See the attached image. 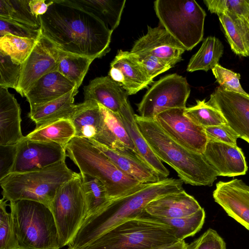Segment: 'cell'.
Segmentation results:
<instances>
[{"label": "cell", "instance_id": "obj_35", "mask_svg": "<svg viewBox=\"0 0 249 249\" xmlns=\"http://www.w3.org/2000/svg\"><path fill=\"white\" fill-rule=\"evenodd\" d=\"M184 114L194 123L204 128L228 124L217 109L208 105L205 100H196V104L186 107Z\"/></svg>", "mask_w": 249, "mask_h": 249}, {"label": "cell", "instance_id": "obj_8", "mask_svg": "<svg viewBox=\"0 0 249 249\" xmlns=\"http://www.w3.org/2000/svg\"><path fill=\"white\" fill-rule=\"evenodd\" d=\"M155 13L161 25L186 51L202 41L206 13L194 0H157Z\"/></svg>", "mask_w": 249, "mask_h": 249}, {"label": "cell", "instance_id": "obj_39", "mask_svg": "<svg viewBox=\"0 0 249 249\" xmlns=\"http://www.w3.org/2000/svg\"><path fill=\"white\" fill-rule=\"evenodd\" d=\"M22 64L14 62L11 57L0 52V87L17 89Z\"/></svg>", "mask_w": 249, "mask_h": 249}, {"label": "cell", "instance_id": "obj_34", "mask_svg": "<svg viewBox=\"0 0 249 249\" xmlns=\"http://www.w3.org/2000/svg\"><path fill=\"white\" fill-rule=\"evenodd\" d=\"M94 60L88 57L61 52L57 71L75 84L78 89Z\"/></svg>", "mask_w": 249, "mask_h": 249}, {"label": "cell", "instance_id": "obj_21", "mask_svg": "<svg viewBox=\"0 0 249 249\" xmlns=\"http://www.w3.org/2000/svg\"><path fill=\"white\" fill-rule=\"evenodd\" d=\"M75 88V84L56 71L37 80L24 97L32 109L61 97Z\"/></svg>", "mask_w": 249, "mask_h": 249}, {"label": "cell", "instance_id": "obj_1", "mask_svg": "<svg viewBox=\"0 0 249 249\" xmlns=\"http://www.w3.org/2000/svg\"><path fill=\"white\" fill-rule=\"evenodd\" d=\"M39 18L41 34L61 52L95 59L110 51L113 32L72 0H53Z\"/></svg>", "mask_w": 249, "mask_h": 249}, {"label": "cell", "instance_id": "obj_36", "mask_svg": "<svg viewBox=\"0 0 249 249\" xmlns=\"http://www.w3.org/2000/svg\"><path fill=\"white\" fill-rule=\"evenodd\" d=\"M37 39L8 34L0 36V52L9 56L15 63L22 64L33 50Z\"/></svg>", "mask_w": 249, "mask_h": 249}, {"label": "cell", "instance_id": "obj_41", "mask_svg": "<svg viewBox=\"0 0 249 249\" xmlns=\"http://www.w3.org/2000/svg\"><path fill=\"white\" fill-rule=\"evenodd\" d=\"M213 73L220 87L223 89L245 94H248L240 83V74L221 66L219 64L212 70Z\"/></svg>", "mask_w": 249, "mask_h": 249}, {"label": "cell", "instance_id": "obj_28", "mask_svg": "<svg viewBox=\"0 0 249 249\" xmlns=\"http://www.w3.org/2000/svg\"><path fill=\"white\" fill-rule=\"evenodd\" d=\"M218 16L232 52L241 56H249V29L243 18L229 11Z\"/></svg>", "mask_w": 249, "mask_h": 249}, {"label": "cell", "instance_id": "obj_38", "mask_svg": "<svg viewBox=\"0 0 249 249\" xmlns=\"http://www.w3.org/2000/svg\"><path fill=\"white\" fill-rule=\"evenodd\" d=\"M7 200L0 201V249H18L12 215L7 212Z\"/></svg>", "mask_w": 249, "mask_h": 249}, {"label": "cell", "instance_id": "obj_15", "mask_svg": "<svg viewBox=\"0 0 249 249\" xmlns=\"http://www.w3.org/2000/svg\"><path fill=\"white\" fill-rule=\"evenodd\" d=\"M186 51L161 25L148 26L147 33L134 43L130 53L136 55H151L169 63L173 67L179 62Z\"/></svg>", "mask_w": 249, "mask_h": 249}, {"label": "cell", "instance_id": "obj_5", "mask_svg": "<svg viewBox=\"0 0 249 249\" xmlns=\"http://www.w3.org/2000/svg\"><path fill=\"white\" fill-rule=\"evenodd\" d=\"M80 176L62 160L37 171L10 173L0 179V185L7 201L29 200L49 208L59 187Z\"/></svg>", "mask_w": 249, "mask_h": 249}, {"label": "cell", "instance_id": "obj_20", "mask_svg": "<svg viewBox=\"0 0 249 249\" xmlns=\"http://www.w3.org/2000/svg\"><path fill=\"white\" fill-rule=\"evenodd\" d=\"M201 208L197 201L183 189L151 201L144 211L153 217L163 219L189 216Z\"/></svg>", "mask_w": 249, "mask_h": 249}, {"label": "cell", "instance_id": "obj_33", "mask_svg": "<svg viewBox=\"0 0 249 249\" xmlns=\"http://www.w3.org/2000/svg\"><path fill=\"white\" fill-rule=\"evenodd\" d=\"M80 175L87 207L88 217L103 210L111 200L105 185L100 180L87 174Z\"/></svg>", "mask_w": 249, "mask_h": 249}, {"label": "cell", "instance_id": "obj_49", "mask_svg": "<svg viewBox=\"0 0 249 249\" xmlns=\"http://www.w3.org/2000/svg\"><path fill=\"white\" fill-rule=\"evenodd\" d=\"M243 19L249 29V14L245 18H243Z\"/></svg>", "mask_w": 249, "mask_h": 249}, {"label": "cell", "instance_id": "obj_14", "mask_svg": "<svg viewBox=\"0 0 249 249\" xmlns=\"http://www.w3.org/2000/svg\"><path fill=\"white\" fill-rule=\"evenodd\" d=\"M219 110L240 138L249 143V94L225 90L220 86L206 102Z\"/></svg>", "mask_w": 249, "mask_h": 249}, {"label": "cell", "instance_id": "obj_26", "mask_svg": "<svg viewBox=\"0 0 249 249\" xmlns=\"http://www.w3.org/2000/svg\"><path fill=\"white\" fill-rule=\"evenodd\" d=\"M99 105L102 112V124L100 133L95 142L112 149L127 147L139 155L119 114Z\"/></svg>", "mask_w": 249, "mask_h": 249}, {"label": "cell", "instance_id": "obj_40", "mask_svg": "<svg viewBox=\"0 0 249 249\" xmlns=\"http://www.w3.org/2000/svg\"><path fill=\"white\" fill-rule=\"evenodd\" d=\"M211 13L218 16L227 11L245 18L249 14V0H204Z\"/></svg>", "mask_w": 249, "mask_h": 249}, {"label": "cell", "instance_id": "obj_45", "mask_svg": "<svg viewBox=\"0 0 249 249\" xmlns=\"http://www.w3.org/2000/svg\"><path fill=\"white\" fill-rule=\"evenodd\" d=\"M135 55L140 60L146 71L149 77L152 81L157 75L167 71L173 67L168 62L155 56Z\"/></svg>", "mask_w": 249, "mask_h": 249}, {"label": "cell", "instance_id": "obj_24", "mask_svg": "<svg viewBox=\"0 0 249 249\" xmlns=\"http://www.w3.org/2000/svg\"><path fill=\"white\" fill-rule=\"evenodd\" d=\"M135 113L129 102L119 111V116L127 132L136 147L139 155L160 178H167L169 171L153 152L140 132Z\"/></svg>", "mask_w": 249, "mask_h": 249}, {"label": "cell", "instance_id": "obj_10", "mask_svg": "<svg viewBox=\"0 0 249 249\" xmlns=\"http://www.w3.org/2000/svg\"><path fill=\"white\" fill-rule=\"evenodd\" d=\"M190 88L184 77L174 73L154 83L138 105L141 117L154 119L160 113L170 108L186 107Z\"/></svg>", "mask_w": 249, "mask_h": 249}, {"label": "cell", "instance_id": "obj_19", "mask_svg": "<svg viewBox=\"0 0 249 249\" xmlns=\"http://www.w3.org/2000/svg\"><path fill=\"white\" fill-rule=\"evenodd\" d=\"M89 140L121 171L140 183H149L161 179L141 157L132 150L127 147L112 149Z\"/></svg>", "mask_w": 249, "mask_h": 249}, {"label": "cell", "instance_id": "obj_16", "mask_svg": "<svg viewBox=\"0 0 249 249\" xmlns=\"http://www.w3.org/2000/svg\"><path fill=\"white\" fill-rule=\"evenodd\" d=\"M227 214L249 231V186L242 179L219 181L213 193Z\"/></svg>", "mask_w": 249, "mask_h": 249}, {"label": "cell", "instance_id": "obj_31", "mask_svg": "<svg viewBox=\"0 0 249 249\" xmlns=\"http://www.w3.org/2000/svg\"><path fill=\"white\" fill-rule=\"evenodd\" d=\"M224 52V46L217 37L209 36L203 41L200 49L191 57L187 71H208L218 64Z\"/></svg>", "mask_w": 249, "mask_h": 249}, {"label": "cell", "instance_id": "obj_12", "mask_svg": "<svg viewBox=\"0 0 249 249\" xmlns=\"http://www.w3.org/2000/svg\"><path fill=\"white\" fill-rule=\"evenodd\" d=\"M61 51L41 33L22 67L16 91L22 97L43 75L57 71Z\"/></svg>", "mask_w": 249, "mask_h": 249}, {"label": "cell", "instance_id": "obj_11", "mask_svg": "<svg viewBox=\"0 0 249 249\" xmlns=\"http://www.w3.org/2000/svg\"><path fill=\"white\" fill-rule=\"evenodd\" d=\"M186 107L166 109L154 119L178 143L192 151L203 154L208 137L204 127L194 123L184 114Z\"/></svg>", "mask_w": 249, "mask_h": 249}, {"label": "cell", "instance_id": "obj_32", "mask_svg": "<svg viewBox=\"0 0 249 249\" xmlns=\"http://www.w3.org/2000/svg\"><path fill=\"white\" fill-rule=\"evenodd\" d=\"M29 0H0V18L12 20L29 28L40 29L39 18L31 12Z\"/></svg>", "mask_w": 249, "mask_h": 249}, {"label": "cell", "instance_id": "obj_17", "mask_svg": "<svg viewBox=\"0 0 249 249\" xmlns=\"http://www.w3.org/2000/svg\"><path fill=\"white\" fill-rule=\"evenodd\" d=\"M128 95L137 93L153 83L137 57L120 50L110 63L108 75Z\"/></svg>", "mask_w": 249, "mask_h": 249}, {"label": "cell", "instance_id": "obj_6", "mask_svg": "<svg viewBox=\"0 0 249 249\" xmlns=\"http://www.w3.org/2000/svg\"><path fill=\"white\" fill-rule=\"evenodd\" d=\"M65 150L80 174L95 178L104 184L111 200L137 190L142 184L121 171L86 138L74 137Z\"/></svg>", "mask_w": 249, "mask_h": 249}, {"label": "cell", "instance_id": "obj_37", "mask_svg": "<svg viewBox=\"0 0 249 249\" xmlns=\"http://www.w3.org/2000/svg\"><path fill=\"white\" fill-rule=\"evenodd\" d=\"M205 219V212L202 208L189 216L160 220L173 228L178 240L184 241L189 237L193 236L201 229Z\"/></svg>", "mask_w": 249, "mask_h": 249}, {"label": "cell", "instance_id": "obj_47", "mask_svg": "<svg viewBox=\"0 0 249 249\" xmlns=\"http://www.w3.org/2000/svg\"><path fill=\"white\" fill-rule=\"evenodd\" d=\"M45 0H31L29 1V7L32 13L36 18L44 15L52 5L53 0L45 2Z\"/></svg>", "mask_w": 249, "mask_h": 249}, {"label": "cell", "instance_id": "obj_30", "mask_svg": "<svg viewBox=\"0 0 249 249\" xmlns=\"http://www.w3.org/2000/svg\"><path fill=\"white\" fill-rule=\"evenodd\" d=\"M102 20L112 32L119 26L125 0H72Z\"/></svg>", "mask_w": 249, "mask_h": 249}, {"label": "cell", "instance_id": "obj_42", "mask_svg": "<svg viewBox=\"0 0 249 249\" xmlns=\"http://www.w3.org/2000/svg\"><path fill=\"white\" fill-rule=\"evenodd\" d=\"M188 246V249H226L224 239L215 230L211 228Z\"/></svg>", "mask_w": 249, "mask_h": 249}, {"label": "cell", "instance_id": "obj_13", "mask_svg": "<svg viewBox=\"0 0 249 249\" xmlns=\"http://www.w3.org/2000/svg\"><path fill=\"white\" fill-rule=\"evenodd\" d=\"M65 149L53 142L22 140L18 143L17 151L10 173L39 170L65 160Z\"/></svg>", "mask_w": 249, "mask_h": 249}, {"label": "cell", "instance_id": "obj_18", "mask_svg": "<svg viewBox=\"0 0 249 249\" xmlns=\"http://www.w3.org/2000/svg\"><path fill=\"white\" fill-rule=\"evenodd\" d=\"M203 154L218 176L244 175L248 170L244 153L237 145L208 140Z\"/></svg>", "mask_w": 249, "mask_h": 249}, {"label": "cell", "instance_id": "obj_2", "mask_svg": "<svg viewBox=\"0 0 249 249\" xmlns=\"http://www.w3.org/2000/svg\"><path fill=\"white\" fill-rule=\"evenodd\" d=\"M183 183L179 178H161L142 184L137 190L111 200L103 210L86 218L67 249H82L124 221L142 214L151 201L182 190Z\"/></svg>", "mask_w": 249, "mask_h": 249}, {"label": "cell", "instance_id": "obj_44", "mask_svg": "<svg viewBox=\"0 0 249 249\" xmlns=\"http://www.w3.org/2000/svg\"><path fill=\"white\" fill-rule=\"evenodd\" d=\"M204 129L208 140L237 145L239 137L228 124L205 127Z\"/></svg>", "mask_w": 249, "mask_h": 249}, {"label": "cell", "instance_id": "obj_48", "mask_svg": "<svg viewBox=\"0 0 249 249\" xmlns=\"http://www.w3.org/2000/svg\"><path fill=\"white\" fill-rule=\"evenodd\" d=\"M188 244L184 241H178L172 244L156 249H188Z\"/></svg>", "mask_w": 249, "mask_h": 249}, {"label": "cell", "instance_id": "obj_25", "mask_svg": "<svg viewBox=\"0 0 249 249\" xmlns=\"http://www.w3.org/2000/svg\"><path fill=\"white\" fill-rule=\"evenodd\" d=\"M78 92L75 88L56 100L30 109L28 116L35 123V129L62 119L71 120L76 108L74 97Z\"/></svg>", "mask_w": 249, "mask_h": 249}, {"label": "cell", "instance_id": "obj_46", "mask_svg": "<svg viewBox=\"0 0 249 249\" xmlns=\"http://www.w3.org/2000/svg\"><path fill=\"white\" fill-rule=\"evenodd\" d=\"M18 143L0 145V179L11 173L17 151Z\"/></svg>", "mask_w": 249, "mask_h": 249}, {"label": "cell", "instance_id": "obj_23", "mask_svg": "<svg viewBox=\"0 0 249 249\" xmlns=\"http://www.w3.org/2000/svg\"><path fill=\"white\" fill-rule=\"evenodd\" d=\"M83 89L84 100H94L116 114L129 102L125 90L108 75L96 77Z\"/></svg>", "mask_w": 249, "mask_h": 249}, {"label": "cell", "instance_id": "obj_29", "mask_svg": "<svg viewBox=\"0 0 249 249\" xmlns=\"http://www.w3.org/2000/svg\"><path fill=\"white\" fill-rule=\"evenodd\" d=\"M75 131L71 121L62 119L35 129L24 136L22 140L53 142L65 149L69 142L75 137Z\"/></svg>", "mask_w": 249, "mask_h": 249}, {"label": "cell", "instance_id": "obj_3", "mask_svg": "<svg viewBox=\"0 0 249 249\" xmlns=\"http://www.w3.org/2000/svg\"><path fill=\"white\" fill-rule=\"evenodd\" d=\"M139 129L157 157L177 173L184 183L213 185L218 176L203 154L192 151L172 139L154 120L135 114Z\"/></svg>", "mask_w": 249, "mask_h": 249}, {"label": "cell", "instance_id": "obj_43", "mask_svg": "<svg viewBox=\"0 0 249 249\" xmlns=\"http://www.w3.org/2000/svg\"><path fill=\"white\" fill-rule=\"evenodd\" d=\"M40 33V30H35L14 21L0 18V36L9 34L18 37L37 39Z\"/></svg>", "mask_w": 249, "mask_h": 249}, {"label": "cell", "instance_id": "obj_9", "mask_svg": "<svg viewBox=\"0 0 249 249\" xmlns=\"http://www.w3.org/2000/svg\"><path fill=\"white\" fill-rule=\"evenodd\" d=\"M49 208L56 225L60 247L68 246L88 214L81 175L59 187Z\"/></svg>", "mask_w": 249, "mask_h": 249}, {"label": "cell", "instance_id": "obj_4", "mask_svg": "<svg viewBox=\"0 0 249 249\" xmlns=\"http://www.w3.org/2000/svg\"><path fill=\"white\" fill-rule=\"evenodd\" d=\"M178 241L171 226L144 211L107 231L82 249H156Z\"/></svg>", "mask_w": 249, "mask_h": 249}, {"label": "cell", "instance_id": "obj_22", "mask_svg": "<svg viewBox=\"0 0 249 249\" xmlns=\"http://www.w3.org/2000/svg\"><path fill=\"white\" fill-rule=\"evenodd\" d=\"M21 122V108L14 95L0 87V145L16 144L23 139Z\"/></svg>", "mask_w": 249, "mask_h": 249}, {"label": "cell", "instance_id": "obj_27", "mask_svg": "<svg viewBox=\"0 0 249 249\" xmlns=\"http://www.w3.org/2000/svg\"><path fill=\"white\" fill-rule=\"evenodd\" d=\"M75 137L96 141L101 130L102 112L99 104L93 100L77 104L71 119Z\"/></svg>", "mask_w": 249, "mask_h": 249}, {"label": "cell", "instance_id": "obj_7", "mask_svg": "<svg viewBox=\"0 0 249 249\" xmlns=\"http://www.w3.org/2000/svg\"><path fill=\"white\" fill-rule=\"evenodd\" d=\"M18 249H60L56 225L50 208L32 200L10 202Z\"/></svg>", "mask_w": 249, "mask_h": 249}]
</instances>
